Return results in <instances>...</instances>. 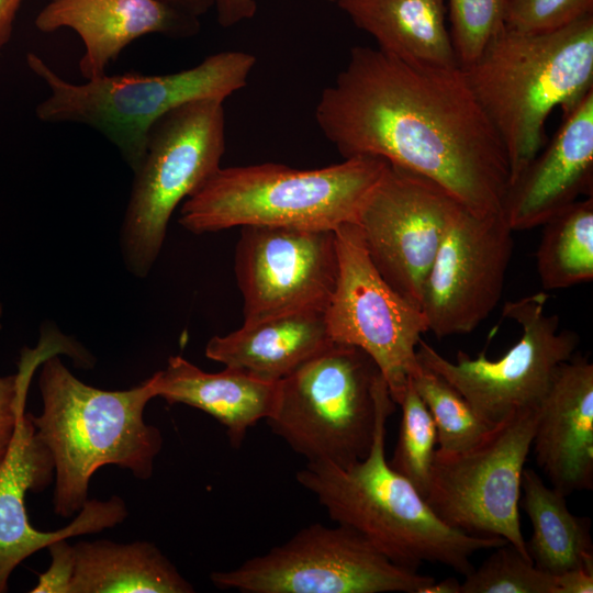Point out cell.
<instances>
[{
  "label": "cell",
  "mask_w": 593,
  "mask_h": 593,
  "mask_svg": "<svg viewBox=\"0 0 593 593\" xmlns=\"http://www.w3.org/2000/svg\"><path fill=\"white\" fill-rule=\"evenodd\" d=\"M315 120L344 158H381L435 181L474 214L501 213L508 160L461 67L355 46Z\"/></svg>",
  "instance_id": "obj_1"
},
{
  "label": "cell",
  "mask_w": 593,
  "mask_h": 593,
  "mask_svg": "<svg viewBox=\"0 0 593 593\" xmlns=\"http://www.w3.org/2000/svg\"><path fill=\"white\" fill-rule=\"evenodd\" d=\"M392 399L378 413L368 455L348 467L307 462L298 482L312 492L336 524L350 527L398 566L418 571L438 563L461 575L473 570L471 557L507 542L499 536L472 535L444 523L422 494L385 458L387 422Z\"/></svg>",
  "instance_id": "obj_2"
},
{
  "label": "cell",
  "mask_w": 593,
  "mask_h": 593,
  "mask_svg": "<svg viewBox=\"0 0 593 593\" xmlns=\"http://www.w3.org/2000/svg\"><path fill=\"white\" fill-rule=\"evenodd\" d=\"M43 410L31 414L36 435L54 461V511L78 513L88 501L90 479L104 466L130 470L146 480L163 448L160 430L144 419L156 398L153 377L127 390L94 388L75 377L59 354L41 363Z\"/></svg>",
  "instance_id": "obj_3"
},
{
  "label": "cell",
  "mask_w": 593,
  "mask_h": 593,
  "mask_svg": "<svg viewBox=\"0 0 593 593\" xmlns=\"http://www.w3.org/2000/svg\"><path fill=\"white\" fill-rule=\"evenodd\" d=\"M462 70L503 144L511 183L539 153L550 112L568 113L593 90V14L548 33L502 27Z\"/></svg>",
  "instance_id": "obj_4"
},
{
  "label": "cell",
  "mask_w": 593,
  "mask_h": 593,
  "mask_svg": "<svg viewBox=\"0 0 593 593\" xmlns=\"http://www.w3.org/2000/svg\"><path fill=\"white\" fill-rule=\"evenodd\" d=\"M387 166L377 157H350L315 169L221 167L181 203L178 222L199 235L247 225L335 231L357 222Z\"/></svg>",
  "instance_id": "obj_5"
},
{
  "label": "cell",
  "mask_w": 593,
  "mask_h": 593,
  "mask_svg": "<svg viewBox=\"0 0 593 593\" xmlns=\"http://www.w3.org/2000/svg\"><path fill=\"white\" fill-rule=\"evenodd\" d=\"M26 63L49 90L35 109L37 119L96 130L119 149L134 171L144 157L149 132L160 118L197 100L224 102L247 85L256 57L243 51H223L177 72L105 74L82 83L64 79L34 53L26 55Z\"/></svg>",
  "instance_id": "obj_6"
},
{
  "label": "cell",
  "mask_w": 593,
  "mask_h": 593,
  "mask_svg": "<svg viewBox=\"0 0 593 593\" xmlns=\"http://www.w3.org/2000/svg\"><path fill=\"white\" fill-rule=\"evenodd\" d=\"M392 399L373 359L332 342L279 381L266 421L307 462L348 467L370 451L381 405Z\"/></svg>",
  "instance_id": "obj_7"
},
{
  "label": "cell",
  "mask_w": 593,
  "mask_h": 593,
  "mask_svg": "<svg viewBox=\"0 0 593 593\" xmlns=\"http://www.w3.org/2000/svg\"><path fill=\"white\" fill-rule=\"evenodd\" d=\"M223 103L192 101L153 125L144 157L133 171L120 235L123 261L133 276L149 273L176 208L222 167L226 147Z\"/></svg>",
  "instance_id": "obj_8"
},
{
  "label": "cell",
  "mask_w": 593,
  "mask_h": 593,
  "mask_svg": "<svg viewBox=\"0 0 593 593\" xmlns=\"http://www.w3.org/2000/svg\"><path fill=\"white\" fill-rule=\"evenodd\" d=\"M210 578L220 589L243 593H423L435 581L395 564L350 527L317 523Z\"/></svg>",
  "instance_id": "obj_9"
},
{
  "label": "cell",
  "mask_w": 593,
  "mask_h": 593,
  "mask_svg": "<svg viewBox=\"0 0 593 593\" xmlns=\"http://www.w3.org/2000/svg\"><path fill=\"white\" fill-rule=\"evenodd\" d=\"M538 414L539 406L517 411L468 449H436L425 496L447 525L502 537L528 559L518 507Z\"/></svg>",
  "instance_id": "obj_10"
},
{
  "label": "cell",
  "mask_w": 593,
  "mask_h": 593,
  "mask_svg": "<svg viewBox=\"0 0 593 593\" xmlns=\"http://www.w3.org/2000/svg\"><path fill=\"white\" fill-rule=\"evenodd\" d=\"M548 294L537 292L504 304L503 316L521 326L519 339L499 359L482 351H463L448 360L423 339L417 346L421 365L446 380L488 424L494 426L517 411L537 407L561 363L579 343L577 333L560 329L559 317L548 314Z\"/></svg>",
  "instance_id": "obj_11"
},
{
  "label": "cell",
  "mask_w": 593,
  "mask_h": 593,
  "mask_svg": "<svg viewBox=\"0 0 593 593\" xmlns=\"http://www.w3.org/2000/svg\"><path fill=\"white\" fill-rule=\"evenodd\" d=\"M335 234L338 277L325 309L329 338L367 353L398 405L419 366L416 351L427 320L380 275L357 223L343 224Z\"/></svg>",
  "instance_id": "obj_12"
},
{
  "label": "cell",
  "mask_w": 593,
  "mask_h": 593,
  "mask_svg": "<svg viewBox=\"0 0 593 593\" xmlns=\"http://www.w3.org/2000/svg\"><path fill=\"white\" fill-rule=\"evenodd\" d=\"M461 208L435 181L388 164L359 211L356 223L371 261L418 309L427 272Z\"/></svg>",
  "instance_id": "obj_13"
},
{
  "label": "cell",
  "mask_w": 593,
  "mask_h": 593,
  "mask_svg": "<svg viewBox=\"0 0 593 593\" xmlns=\"http://www.w3.org/2000/svg\"><path fill=\"white\" fill-rule=\"evenodd\" d=\"M234 271L244 322L325 310L338 277L335 231L242 226Z\"/></svg>",
  "instance_id": "obj_14"
},
{
  "label": "cell",
  "mask_w": 593,
  "mask_h": 593,
  "mask_svg": "<svg viewBox=\"0 0 593 593\" xmlns=\"http://www.w3.org/2000/svg\"><path fill=\"white\" fill-rule=\"evenodd\" d=\"M501 213L461 208L425 278L421 310L428 332L443 338L472 332L497 305L513 251Z\"/></svg>",
  "instance_id": "obj_15"
},
{
  "label": "cell",
  "mask_w": 593,
  "mask_h": 593,
  "mask_svg": "<svg viewBox=\"0 0 593 593\" xmlns=\"http://www.w3.org/2000/svg\"><path fill=\"white\" fill-rule=\"evenodd\" d=\"M54 478V461L38 438L31 413L20 416L13 441L0 461V593L8 591L14 569L27 557L60 538L98 533L122 523L127 516L124 501L114 495L105 501H87L67 526L41 532L29 522L24 497L42 492Z\"/></svg>",
  "instance_id": "obj_16"
},
{
  "label": "cell",
  "mask_w": 593,
  "mask_h": 593,
  "mask_svg": "<svg viewBox=\"0 0 593 593\" xmlns=\"http://www.w3.org/2000/svg\"><path fill=\"white\" fill-rule=\"evenodd\" d=\"M593 90L568 113L542 153L508 184L501 215L515 231L541 226L555 214L592 197Z\"/></svg>",
  "instance_id": "obj_17"
},
{
  "label": "cell",
  "mask_w": 593,
  "mask_h": 593,
  "mask_svg": "<svg viewBox=\"0 0 593 593\" xmlns=\"http://www.w3.org/2000/svg\"><path fill=\"white\" fill-rule=\"evenodd\" d=\"M34 24L43 33L69 29L78 34L85 47L78 67L86 80L105 75L108 66L144 35L184 38L199 30L197 18L159 0H51Z\"/></svg>",
  "instance_id": "obj_18"
},
{
  "label": "cell",
  "mask_w": 593,
  "mask_h": 593,
  "mask_svg": "<svg viewBox=\"0 0 593 593\" xmlns=\"http://www.w3.org/2000/svg\"><path fill=\"white\" fill-rule=\"evenodd\" d=\"M532 448L538 468L566 496L593 489V365L561 363L539 405Z\"/></svg>",
  "instance_id": "obj_19"
},
{
  "label": "cell",
  "mask_w": 593,
  "mask_h": 593,
  "mask_svg": "<svg viewBox=\"0 0 593 593\" xmlns=\"http://www.w3.org/2000/svg\"><path fill=\"white\" fill-rule=\"evenodd\" d=\"M152 377L156 398L213 416L226 428L235 448L251 426L272 415L279 393V381L262 380L230 367L206 372L182 356L169 357L166 368Z\"/></svg>",
  "instance_id": "obj_20"
},
{
  "label": "cell",
  "mask_w": 593,
  "mask_h": 593,
  "mask_svg": "<svg viewBox=\"0 0 593 593\" xmlns=\"http://www.w3.org/2000/svg\"><path fill=\"white\" fill-rule=\"evenodd\" d=\"M331 343L325 310H305L244 322L211 337L204 351L225 367L278 382Z\"/></svg>",
  "instance_id": "obj_21"
},
{
  "label": "cell",
  "mask_w": 593,
  "mask_h": 593,
  "mask_svg": "<svg viewBox=\"0 0 593 593\" xmlns=\"http://www.w3.org/2000/svg\"><path fill=\"white\" fill-rule=\"evenodd\" d=\"M337 4L379 49L411 64L460 67L445 0H338Z\"/></svg>",
  "instance_id": "obj_22"
},
{
  "label": "cell",
  "mask_w": 593,
  "mask_h": 593,
  "mask_svg": "<svg viewBox=\"0 0 593 593\" xmlns=\"http://www.w3.org/2000/svg\"><path fill=\"white\" fill-rule=\"evenodd\" d=\"M74 552L69 593L194 592L168 558L147 541H79Z\"/></svg>",
  "instance_id": "obj_23"
},
{
  "label": "cell",
  "mask_w": 593,
  "mask_h": 593,
  "mask_svg": "<svg viewBox=\"0 0 593 593\" xmlns=\"http://www.w3.org/2000/svg\"><path fill=\"white\" fill-rule=\"evenodd\" d=\"M522 494L519 504L533 526L526 548L534 566L551 575L593 569L590 519L573 515L566 495L548 486L533 469L523 471Z\"/></svg>",
  "instance_id": "obj_24"
},
{
  "label": "cell",
  "mask_w": 593,
  "mask_h": 593,
  "mask_svg": "<svg viewBox=\"0 0 593 593\" xmlns=\"http://www.w3.org/2000/svg\"><path fill=\"white\" fill-rule=\"evenodd\" d=\"M536 266L545 291L593 279V198L578 200L542 225Z\"/></svg>",
  "instance_id": "obj_25"
},
{
  "label": "cell",
  "mask_w": 593,
  "mask_h": 593,
  "mask_svg": "<svg viewBox=\"0 0 593 593\" xmlns=\"http://www.w3.org/2000/svg\"><path fill=\"white\" fill-rule=\"evenodd\" d=\"M411 382L436 427L437 449L458 452L479 443L493 427L446 380L419 363Z\"/></svg>",
  "instance_id": "obj_26"
},
{
  "label": "cell",
  "mask_w": 593,
  "mask_h": 593,
  "mask_svg": "<svg viewBox=\"0 0 593 593\" xmlns=\"http://www.w3.org/2000/svg\"><path fill=\"white\" fill-rule=\"evenodd\" d=\"M402 410L399 437L390 466L425 499L437 443L433 417L411 379L399 402Z\"/></svg>",
  "instance_id": "obj_27"
},
{
  "label": "cell",
  "mask_w": 593,
  "mask_h": 593,
  "mask_svg": "<svg viewBox=\"0 0 593 593\" xmlns=\"http://www.w3.org/2000/svg\"><path fill=\"white\" fill-rule=\"evenodd\" d=\"M55 354H67L83 365L91 361V358L86 357V354L68 337L47 328L42 332L41 342L35 348L23 349L19 371L10 376H0V461L9 451L20 416L25 411L27 389L35 370L46 358Z\"/></svg>",
  "instance_id": "obj_28"
},
{
  "label": "cell",
  "mask_w": 593,
  "mask_h": 593,
  "mask_svg": "<svg viewBox=\"0 0 593 593\" xmlns=\"http://www.w3.org/2000/svg\"><path fill=\"white\" fill-rule=\"evenodd\" d=\"M492 550L465 575L460 593H557L555 575L536 568L510 542Z\"/></svg>",
  "instance_id": "obj_29"
},
{
  "label": "cell",
  "mask_w": 593,
  "mask_h": 593,
  "mask_svg": "<svg viewBox=\"0 0 593 593\" xmlns=\"http://www.w3.org/2000/svg\"><path fill=\"white\" fill-rule=\"evenodd\" d=\"M505 0H448L449 34L459 66L469 67L503 27Z\"/></svg>",
  "instance_id": "obj_30"
},
{
  "label": "cell",
  "mask_w": 593,
  "mask_h": 593,
  "mask_svg": "<svg viewBox=\"0 0 593 593\" xmlns=\"http://www.w3.org/2000/svg\"><path fill=\"white\" fill-rule=\"evenodd\" d=\"M593 14V0H505L503 27L521 34L548 33Z\"/></svg>",
  "instance_id": "obj_31"
},
{
  "label": "cell",
  "mask_w": 593,
  "mask_h": 593,
  "mask_svg": "<svg viewBox=\"0 0 593 593\" xmlns=\"http://www.w3.org/2000/svg\"><path fill=\"white\" fill-rule=\"evenodd\" d=\"M47 549L52 557L51 566L38 575V582L31 592L69 593L75 570L74 546L67 542V538H60Z\"/></svg>",
  "instance_id": "obj_32"
},
{
  "label": "cell",
  "mask_w": 593,
  "mask_h": 593,
  "mask_svg": "<svg viewBox=\"0 0 593 593\" xmlns=\"http://www.w3.org/2000/svg\"><path fill=\"white\" fill-rule=\"evenodd\" d=\"M212 7L217 22L224 27L251 19L257 10L255 0H212Z\"/></svg>",
  "instance_id": "obj_33"
},
{
  "label": "cell",
  "mask_w": 593,
  "mask_h": 593,
  "mask_svg": "<svg viewBox=\"0 0 593 593\" xmlns=\"http://www.w3.org/2000/svg\"><path fill=\"white\" fill-rule=\"evenodd\" d=\"M557 593H592L593 569L577 568L555 575Z\"/></svg>",
  "instance_id": "obj_34"
},
{
  "label": "cell",
  "mask_w": 593,
  "mask_h": 593,
  "mask_svg": "<svg viewBox=\"0 0 593 593\" xmlns=\"http://www.w3.org/2000/svg\"><path fill=\"white\" fill-rule=\"evenodd\" d=\"M23 0H0V55L10 42Z\"/></svg>",
  "instance_id": "obj_35"
},
{
  "label": "cell",
  "mask_w": 593,
  "mask_h": 593,
  "mask_svg": "<svg viewBox=\"0 0 593 593\" xmlns=\"http://www.w3.org/2000/svg\"><path fill=\"white\" fill-rule=\"evenodd\" d=\"M181 12L198 18L212 8V0H159Z\"/></svg>",
  "instance_id": "obj_36"
},
{
  "label": "cell",
  "mask_w": 593,
  "mask_h": 593,
  "mask_svg": "<svg viewBox=\"0 0 593 593\" xmlns=\"http://www.w3.org/2000/svg\"><path fill=\"white\" fill-rule=\"evenodd\" d=\"M460 584L456 578L449 577L439 582L436 580L423 593H460Z\"/></svg>",
  "instance_id": "obj_37"
}]
</instances>
